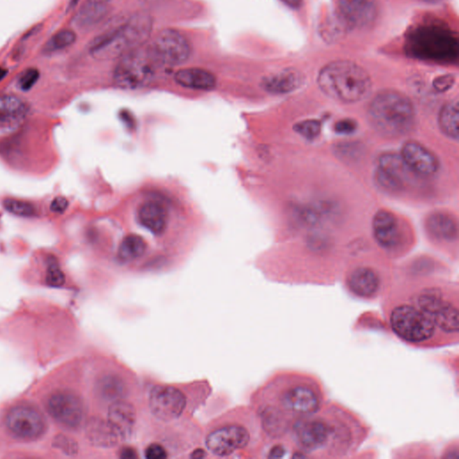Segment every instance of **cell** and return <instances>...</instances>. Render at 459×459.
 I'll list each match as a JSON object with an SVG mask.
<instances>
[{"instance_id": "obj_1", "label": "cell", "mask_w": 459, "mask_h": 459, "mask_svg": "<svg viewBox=\"0 0 459 459\" xmlns=\"http://www.w3.org/2000/svg\"><path fill=\"white\" fill-rule=\"evenodd\" d=\"M289 432L294 446L305 457H347L359 448L365 437L359 421L337 406H322L300 418Z\"/></svg>"}, {"instance_id": "obj_2", "label": "cell", "mask_w": 459, "mask_h": 459, "mask_svg": "<svg viewBox=\"0 0 459 459\" xmlns=\"http://www.w3.org/2000/svg\"><path fill=\"white\" fill-rule=\"evenodd\" d=\"M275 394V404L268 405L261 411L263 427L275 438L289 432L297 420L323 406L321 388L305 376L291 374L282 379Z\"/></svg>"}, {"instance_id": "obj_3", "label": "cell", "mask_w": 459, "mask_h": 459, "mask_svg": "<svg viewBox=\"0 0 459 459\" xmlns=\"http://www.w3.org/2000/svg\"><path fill=\"white\" fill-rule=\"evenodd\" d=\"M318 84L323 93L338 102L356 103L372 91V79L362 66L348 60L329 63L319 72Z\"/></svg>"}, {"instance_id": "obj_4", "label": "cell", "mask_w": 459, "mask_h": 459, "mask_svg": "<svg viewBox=\"0 0 459 459\" xmlns=\"http://www.w3.org/2000/svg\"><path fill=\"white\" fill-rule=\"evenodd\" d=\"M368 117L377 131L388 138L408 134L416 125V109L409 98L400 92L385 90L373 98Z\"/></svg>"}, {"instance_id": "obj_5", "label": "cell", "mask_w": 459, "mask_h": 459, "mask_svg": "<svg viewBox=\"0 0 459 459\" xmlns=\"http://www.w3.org/2000/svg\"><path fill=\"white\" fill-rule=\"evenodd\" d=\"M153 21L148 15H133L116 29L97 37L90 46V53L98 59L122 58L147 42L152 33Z\"/></svg>"}, {"instance_id": "obj_6", "label": "cell", "mask_w": 459, "mask_h": 459, "mask_svg": "<svg viewBox=\"0 0 459 459\" xmlns=\"http://www.w3.org/2000/svg\"><path fill=\"white\" fill-rule=\"evenodd\" d=\"M392 330L407 343L427 344L438 335L432 319L413 303L395 306L389 316Z\"/></svg>"}, {"instance_id": "obj_7", "label": "cell", "mask_w": 459, "mask_h": 459, "mask_svg": "<svg viewBox=\"0 0 459 459\" xmlns=\"http://www.w3.org/2000/svg\"><path fill=\"white\" fill-rule=\"evenodd\" d=\"M158 62L148 48H139L122 57L114 71V82L123 89H138L153 80Z\"/></svg>"}, {"instance_id": "obj_8", "label": "cell", "mask_w": 459, "mask_h": 459, "mask_svg": "<svg viewBox=\"0 0 459 459\" xmlns=\"http://www.w3.org/2000/svg\"><path fill=\"white\" fill-rule=\"evenodd\" d=\"M435 323L438 330L448 335H458V309L445 291L438 287L425 288L411 302Z\"/></svg>"}, {"instance_id": "obj_9", "label": "cell", "mask_w": 459, "mask_h": 459, "mask_svg": "<svg viewBox=\"0 0 459 459\" xmlns=\"http://www.w3.org/2000/svg\"><path fill=\"white\" fill-rule=\"evenodd\" d=\"M152 54L158 64L178 66L189 59L191 46L180 31L166 29L155 36L150 45Z\"/></svg>"}, {"instance_id": "obj_10", "label": "cell", "mask_w": 459, "mask_h": 459, "mask_svg": "<svg viewBox=\"0 0 459 459\" xmlns=\"http://www.w3.org/2000/svg\"><path fill=\"white\" fill-rule=\"evenodd\" d=\"M6 425L17 438L36 439L45 432V420L36 408L29 405L12 407L6 416Z\"/></svg>"}, {"instance_id": "obj_11", "label": "cell", "mask_w": 459, "mask_h": 459, "mask_svg": "<svg viewBox=\"0 0 459 459\" xmlns=\"http://www.w3.org/2000/svg\"><path fill=\"white\" fill-rule=\"evenodd\" d=\"M47 406L54 419L68 428H78L83 423L85 416L83 401L71 391L52 394Z\"/></svg>"}, {"instance_id": "obj_12", "label": "cell", "mask_w": 459, "mask_h": 459, "mask_svg": "<svg viewBox=\"0 0 459 459\" xmlns=\"http://www.w3.org/2000/svg\"><path fill=\"white\" fill-rule=\"evenodd\" d=\"M184 394L169 386H156L152 389L150 407L152 414L163 422H169L182 416L186 407Z\"/></svg>"}, {"instance_id": "obj_13", "label": "cell", "mask_w": 459, "mask_h": 459, "mask_svg": "<svg viewBox=\"0 0 459 459\" xmlns=\"http://www.w3.org/2000/svg\"><path fill=\"white\" fill-rule=\"evenodd\" d=\"M249 433L243 426L226 425L212 432L207 438V447L218 457H227L249 444Z\"/></svg>"}, {"instance_id": "obj_14", "label": "cell", "mask_w": 459, "mask_h": 459, "mask_svg": "<svg viewBox=\"0 0 459 459\" xmlns=\"http://www.w3.org/2000/svg\"><path fill=\"white\" fill-rule=\"evenodd\" d=\"M414 52L418 56L430 59L451 58L452 52L457 50L453 38L444 31L424 28L416 34L414 41Z\"/></svg>"}, {"instance_id": "obj_15", "label": "cell", "mask_w": 459, "mask_h": 459, "mask_svg": "<svg viewBox=\"0 0 459 459\" xmlns=\"http://www.w3.org/2000/svg\"><path fill=\"white\" fill-rule=\"evenodd\" d=\"M411 173L401 156L395 154H385L379 157L377 182L387 191H401L409 182Z\"/></svg>"}, {"instance_id": "obj_16", "label": "cell", "mask_w": 459, "mask_h": 459, "mask_svg": "<svg viewBox=\"0 0 459 459\" xmlns=\"http://www.w3.org/2000/svg\"><path fill=\"white\" fill-rule=\"evenodd\" d=\"M402 160L418 176H432L438 172L439 161L428 148L416 141H408L402 148Z\"/></svg>"}, {"instance_id": "obj_17", "label": "cell", "mask_w": 459, "mask_h": 459, "mask_svg": "<svg viewBox=\"0 0 459 459\" xmlns=\"http://www.w3.org/2000/svg\"><path fill=\"white\" fill-rule=\"evenodd\" d=\"M372 229L374 238L383 248L393 249L400 242V221L392 212H377L373 217Z\"/></svg>"}, {"instance_id": "obj_18", "label": "cell", "mask_w": 459, "mask_h": 459, "mask_svg": "<svg viewBox=\"0 0 459 459\" xmlns=\"http://www.w3.org/2000/svg\"><path fill=\"white\" fill-rule=\"evenodd\" d=\"M347 286L351 293L360 298H374L381 292V277L374 269L357 268L347 277Z\"/></svg>"}, {"instance_id": "obj_19", "label": "cell", "mask_w": 459, "mask_h": 459, "mask_svg": "<svg viewBox=\"0 0 459 459\" xmlns=\"http://www.w3.org/2000/svg\"><path fill=\"white\" fill-rule=\"evenodd\" d=\"M137 414L134 407L128 402H113L108 411V422L120 439H128L134 429Z\"/></svg>"}, {"instance_id": "obj_20", "label": "cell", "mask_w": 459, "mask_h": 459, "mask_svg": "<svg viewBox=\"0 0 459 459\" xmlns=\"http://www.w3.org/2000/svg\"><path fill=\"white\" fill-rule=\"evenodd\" d=\"M340 4L344 17L357 27H364L374 20L375 0H340Z\"/></svg>"}, {"instance_id": "obj_21", "label": "cell", "mask_w": 459, "mask_h": 459, "mask_svg": "<svg viewBox=\"0 0 459 459\" xmlns=\"http://www.w3.org/2000/svg\"><path fill=\"white\" fill-rule=\"evenodd\" d=\"M138 219L142 226L152 233L161 234L168 224L167 209L157 201L145 202L139 207Z\"/></svg>"}, {"instance_id": "obj_22", "label": "cell", "mask_w": 459, "mask_h": 459, "mask_svg": "<svg viewBox=\"0 0 459 459\" xmlns=\"http://www.w3.org/2000/svg\"><path fill=\"white\" fill-rule=\"evenodd\" d=\"M176 83L194 90L212 91L217 87V78L205 69L191 68L180 69L176 73Z\"/></svg>"}, {"instance_id": "obj_23", "label": "cell", "mask_w": 459, "mask_h": 459, "mask_svg": "<svg viewBox=\"0 0 459 459\" xmlns=\"http://www.w3.org/2000/svg\"><path fill=\"white\" fill-rule=\"evenodd\" d=\"M426 227L430 235L437 240L453 242L457 239V221L445 212H435L430 214L426 221Z\"/></svg>"}, {"instance_id": "obj_24", "label": "cell", "mask_w": 459, "mask_h": 459, "mask_svg": "<svg viewBox=\"0 0 459 459\" xmlns=\"http://www.w3.org/2000/svg\"><path fill=\"white\" fill-rule=\"evenodd\" d=\"M87 437L92 444L100 448H112L120 439L108 421L93 418L87 425Z\"/></svg>"}, {"instance_id": "obj_25", "label": "cell", "mask_w": 459, "mask_h": 459, "mask_svg": "<svg viewBox=\"0 0 459 459\" xmlns=\"http://www.w3.org/2000/svg\"><path fill=\"white\" fill-rule=\"evenodd\" d=\"M303 78L300 72L293 69L269 75L263 80V87L272 94H288L302 85Z\"/></svg>"}, {"instance_id": "obj_26", "label": "cell", "mask_w": 459, "mask_h": 459, "mask_svg": "<svg viewBox=\"0 0 459 459\" xmlns=\"http://www.w3.org/2000/svg\"><path fill=\"white\" fill-rule=\"evenodd\" d=\"M29 108L17 96H0V126H14L27 117Z\"/></svg>"}, {"instance_id": "obj_27", "label": "cell", "mask_w": 459, "mask_h": 459, "mask_svg": "<svg viewBox=\"0 0 459 459\" xmlns=\"http://www.w3.org/2000/svg\"><path fill=\"white\" fill-rule=\"evenodd\" d=\"M439 125L443 134L458 140L459 110L458 101L445 104L439 115Z\"/></svg>"}, {"instance_id": "obj_28", "label": "cell", "mask_w": 459, "mask_h": 459, "mask_svg": "<svg viewBox=\"0 0 459 459\" xmlns=\"http://www.w3.org/2000/svg\"><path fill=\"white\" fill-rule=\"evenodd\" d=\"M147 251V243L137 234H129L119 247L118 258L122 262H131L140 258Z\"/></svg>"}, {"instance_id": "obj_29", "label": "cell", "mask_w": 459, "mask_h": 459, "mask_svg": "<svg viewBox=\"0 0 459 459\" xmlns=\"http://www.w3.org/2000/svg\"><path fill=\"white\" fill-rule=\"evenodd\" d=\"M98 391L104 400L112 402L122 400L126 392V386L119 378L108 376L101 379L98 384Z\"/></svg>"}, {"instance_id": "obj_30", "label": "cell", "mask_w": 459, "mask_h": 459, "mask_svg": "<svg viewBox=\"0 0 459 459\" xmlns=\"http://www.w3.org/2000/svg\"><path fill=\"white\" fill-rule=\"evenodd\" d=\"M77 40V36L72 30L64 29L54 34L44 46L43 52L53 53L72 45Z\"/></svg>"}, {"instance_id": "obj_31", "label": "cell", "mask_w": 459, "mask_h": 459, "mask_svg": "<svg viewBox=\"0 0 459 459\" xmlns=\"http://www.w3.org/2000/svg\"><path fill=\"white\" fill-rule=\"evenodd\" d=\"M6 211L18 217H31L36 215V208L29 202L18 199L6 198L3 202Z\"/></svg>"}, {"instance_id": "obj_32", "label": "cell", "mask_w": 459, "mask_h": 459, "mask_svg": "<svg viewBox=\"0 0 459 459\" xmlns=\"http://www.w3.org/2000/svg\"><path fill=\"white\" fill-rule=\"evenodd\" d=\"M293 129L302 137L313 140L321 134V123L316 119L303 120L294 125Z\"/></svg>"}, {"instance_id": "obj_33", "label": "cell", "mask_w": 459, "mask_h": 459, "mask_svg": "<svg viewBox=\"0 0 459 459\" xmlns=\"http://www.w3.org/2000/svg\"><path fill=\"white\" fill-rule=\"evenodd\" d=\"M104 6L92 4L88 2L82 9L78 17V23L81 25H89L96 23L104 14Z\"/></svg>"}, {"instance_id": "obj_34", "label": "cell", "mask_w": 459, "mask_h": 459, "mask_svg": "<svg viewBox=\"0 0 459 459\" xmlns=\"http://www.w3.org/2000/svg\"><path fill=\"white\" fill-rule=\"evenodd\" d=\"M65 275L54 258H50L47 268L46 282L50 286L60 287L65 284Z\"/></svg>"}, {"instance_id": "obj_35", "label": "cell", "mask_w": 459, "mask_h": 459, "mask_svg": "<svg viewBox=\"0 0 459 459\" xmlns=\"http://www.w3.org/2000/svg\"><path fill=\"white\" fill-rule=\"evenodd\" d=\"M40 78V72L36 68H28L23 73L18 80V87L24 92L29 91L37 83Z\"/></svg>"}, {"instance_id": "obj_36", "label": "cell", "mask_w": 459, "mask_h": 459, "mask_svg": "<svg viewBox=\"0 0 459 459\" xmlns=\"http://www.w3.org/2000/svg\"><path fill=\"white\" fill-rule=\"evenodd\" d=\"M53 446L64 452L65 454L74 456L78 453L77 443L64 435L57 436L53 441Z\"/></svg>"}, {"instance_id": "obj_37", "label": "cell", "mask_w": 459, "mask_h": 459, "mask_svg": "<svg viewBox=\"0 0 459 459\" xmlns=\"http://www.w3.org/2000/svg\"><path fill=\"white\" fill-rule=\"evenodd\" d=\"M357 124L352 119H344L335 123V131L338 134L349 135L356 131Z\"/></svg>"}, {"instance_id": "obj_38", "label": "cell", "mask_w": 459, "mask_h": 459, "mask_svg": "<svg viewBox=\"0 0 459 459\" xmlns=\"http://www.w3.org/2000/svg\"><path fill=\"white\" fill-rule=\"evenodd\" d=\"M145 458L148 459H163L167 458V452L163 446L154 443L145 449Z\"/></svg>"}, {"instance_id": "obj_39", "label": "cell", "mask_w": 459, "mask_h": 459, "mask_svg": "<svg viewBox=\"0 0 459 459\" xmlns=\"http://www.w3.org/2000/svg\"><path fill=\"white\" fill-rule=\"evenodd\" d=\"M454 84V78L451 75H444V77L438 78L433 83L435 88L439 92H445L449 89Z\"/></svg>"}, {"instance_id": "obj_40", "label": "cell", "mask_w": 459, "mask_h": 459, "mask_svg": "<svg viewBox=\"0 0 459 459\" xmlns=\"http://www.w3.org/2000/svg\"><path fill=\"white\" fill-rule=\"evenodd\" d=\"M68 207V199L63 197H57L53 199L52 204H50V210L53 213L63 214Z\"/></svg>"}, {"instance_id": "obj_41", "label": "cell", "mask_w": 459, "mask_h": 459, "mask_svg": "<svg viewBox=\"0 0 459 459\" xmlns=\"http://www.w3.org/2000/svg\"><path fill=\"white\" fill-rule=\"evenodd\" d=\"M120 458H125V459H132L137 458V454H136L135 451H133L132 449H124L122 451V455H120Z\"/></svg>"}, {"instance_id": "obj_42", "label": "cell", "mask_w": 459, "mask_h": 459, "mask_svg": "<svg viewBox=\"0 0 459 459\" xmlns=\"http://www.w3.org/2000/svg\"><path fill=\"white\" fill-rule=\"evenodd\" d=\"M282 1L286 3L290 8H299L302 6L303 0H282Z\"/></svg>"}, {"instance_id": "obj_43", "label": "cell", "mask_w": 459, "mask_h": 459, "mask_svg": "<svg viewBox=\"0 0 459 459\" xmlns=\"http://www.w3.org/2000/svg\"><path fill=\"white\" fill-rule=\"evenodd\" d=\"M110 1H112V0H88V2L92 3V4L101 6H105Z\"/></svg>"}, {"instance_id": "obj_44", "label": "cell", "mask_w": 459, "mask_h": 459, "mask_svg": "<svg viewBox=\"0 0 459 459\" xmlns=\"http://www.w3.org/2000/svg\"><path fill=\"white\" fill-rule=\"evenodd\" d=\"M205 456L204 451L199 449V451H196L192 455V458H204Z\"/></svg>"}, {"instance_id": "obj_45", "label": "cell", "mask_w": 459, "mask_h": 459, "mask_svg": "<svg viewBox=\"0 0 459 459\" xmlns=\"http://www.w3.org/2000/svg\"><path fill=\"white\" fill-rule=\"evenodd\" d=\"M6 74H8V71L5 68H0V81L5 78Z\"/></svg>"}, {"instance_id": "obj_46", "label": "cell", "mask_w": 459, "mask_h": 459, "mask_svg": "<svg viewBox=\"0 0 459 459\" xmlns=\"http://www.w3.org/2000/svg\"></svg>"}]
</instances>
